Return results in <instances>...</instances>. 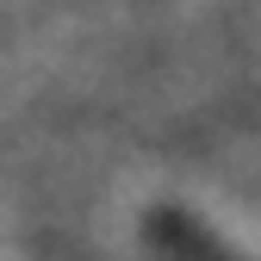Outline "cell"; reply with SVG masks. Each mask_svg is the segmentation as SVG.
I'll use <instances>...</instances> for the list:
<instances>
[]
</instances>
